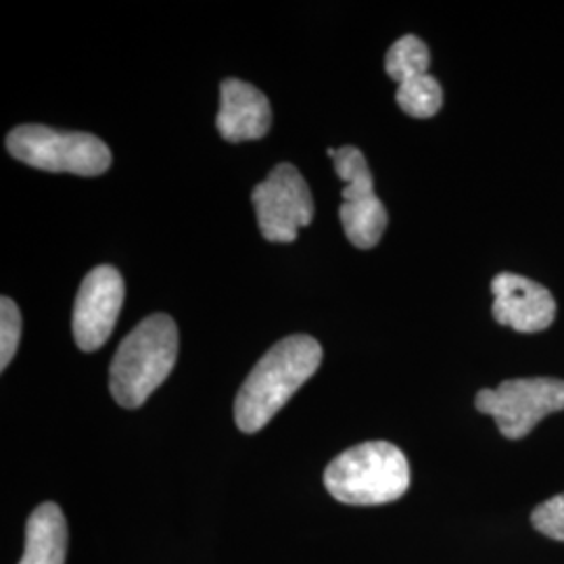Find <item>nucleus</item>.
I'll use <instances>...</instances> for the list:
<instances>
[{
    "mask_svg": "<svg viewBox=\"0 0 564 564\" xmlns=\"http://www.w3.org/2000/svg\"><path fill=\"white\" fill-rule=\"evenodd\" d=\"M321 343L307 335H293L265 351L249 372L235 402V421L242 433H258L282 405L318 370Z\"/></svg>",
    "mask_w": 564,
    "mask_h": 564,
    "instance_id": "1",
    "label": "nucleus"
},
{
    "mask_svg": "<svg viewBox=\"0 0 564 564\" xmlns=\"http://www.w3.org/2000/svg\"><path fill=\"white\" fill-rule=\"evenodd\" d=\"M178 358V328L167 314L144 318L120 343L109 368V389L121 408L134 410L170 377Z\"/></svg>",
    "mask_w": 564,
    "mask_h": 564,
    "instance_id": "2",
    "label": "nucleus"
},
{
    "mask_svg": "<svg viewBox=\"0 0 564 564\" xmlns=\"http://www.w3.org/2000/svg\"><path fill=\"white\" fill-rule=\"evenodd\" d=\"M324 485L343 505H389L408 491L410 464L398 445L366 442L349 447L326 466Z\"/></svg>",
    "mask_w": 564,
    "mask_h": 564,
    "instance_id": "3",
    "label": "nucleus"
},
{
    "mask_svg": "<svg viewBox=\"0 0 564 564\" xmlns=\"http://www.w3.org/2000/svg\"><path fill=\"white\" fill-rule=\"evenodd\" d=\"M9 153L44 172L101 176L111 165L109 147L86 132H61L48 126L25 123L7 137Z\"/></svg>",
    "mask_w": 564,
    "mask_h": 564,
    "instance_id": "4",
    "label": "nucleus"
},
{
    "mask_svg": "<svg viewBox=\"0 0 564 564\" xmlns=\"http://www.w3.org/2000/svg\"><path fill=\"white\" fill-rule=\"evenodd\" d=\"M481 414L491 416L506 440H523L545 416L563 412L564 381L552 377L510 379L475 398Z\"/></svg>",
    "mask_w": 564,
    "mask_h": 564,
    "instance_id": "5",
    "label": "nucleus"
},
{
    "mask_svg": "<svg viewBox=\"0 0 564 564\" xmlns=\"http://www.w3.org/2000/svg\"><path fill=\"white\" fill-rule=\"evenodd\" d=\"M256 216L263 239L293 242L303 226L314 218V199L300 170L291 163L276 165L270 176L253 188Z\"/></svg>",
    "mask_w": 564,
    "mask_h": 564,
    "instance_id": "6",
    "label": "nucleus"
},
{
    "mask_svg": "<svg viewBox=\"0 0 564 564\" xmlns=\"http://www.w3.org/2000/svg\"><path fill=\"white\" fill-rule=\"evenodd\" d=\"M123 297V279L113 265H99L84 276L72 318L74 339L82 351H95L109 339L120 318Z\"/></svg>",
    "mask_w": 564,
    "mask_h": 564,
    "instance_id": "7",
    "label": "nucleus"
},
{
    "mask_svg": "<svg viewBox=\"0 0 564 564\" xmlns=\"http://www.w3.org/2000/svg\"><path fill=\"white\" fill-rule=\"evenodd\" d=\"M494 318L519 333H542L556 318V302L540 282L502 272L491 281Z\"/></svg>",
    "mask_w": 564,
    "mask_h": 564,
    "instance_id": "8",
    "label": "nucleus"
},
{
    "mask_svg": "<svg viewBox=\"0 0 564 564\" xmlns=\"http://www.w3.org/2000/svg\"><path fill=\"white\" fill-rule=\"evenodd\" d=\"M270 126L272 109L262 90L237 78L223 82L216 128L224 141H258L268 134Z\"/></svg>",
    "mask_w": 564,
    "mask_h": 564,
    "instance_id": "9",
    "label": "nucleus"
},
{
    "mask_svg": "<svg viewBox=\"0 0 564 564\" xmlns=\"http://www.w3.org/2000/svg\"><path fill=\"white\" fill-rule=\"evenodd\" d=\"M67 521L55 502L39 506L25 524V547L20 564H65Z\"/></svg>",
    "mask_w": 564,
    "mask_h": 564,
    "instance_id": "10",
    "label": "nucleus"
},
{
    "mask_svg": "<svg viewBox=\"0 0 564 564\" xmlns=\"http://www.w3.org/2000/svg\"><path fill=\"white\" fill-rule=\"evenodd\" d=\"M339 218L347 239L358 249H372L383 239L387 209L377 193L343 199Z\"/></svg>",
    "mask_w": 564,
    "mask_h": 564,
    "instance_id": "11",
    "label": "nucleus"
},
{
    "mask_svg": "<svg viewBox=\"0 0 564 564\" xmlns=\"http://www.w3.org/2000/svg\"><path fill=\"white\" fill-rule=\"evenodd\" d=\"M431 65V53L419 36H403L391 44L384 57V72L398 86L403 82L412 80L429 74Z\"/></svg>",
    "mask_w": 564,
    "mask_h": 564,
    "instance_id": "12",
    "label": "nucleus"
},
{
    "mask_svg": "<svg viewBox=\"0 0 564 564\" xmlns=\"http://www.w3.org/2000/svg\"><path fill=\"white\" fill-rule=\"evenodd\" d=\"M395 99L402 107L403 113L419 118V120H426V118H433L442 109L444 88L433 76L424 74V76L400 84Z\"/></svg>",
    "mask_w": 564,
    "mask_h": 564,
    "instance_id": "13",
    "label": "nucleus"
},
{
    "mask_svg": "<svg viewBox=\"0 0 564 564\" xmlns=\"http://www.w3.org/2000/svg\"><path fill=\"white\" fill-rule=\"evenodd\" d=\"M21 314L18 303L9 297L0 300V368L7 370V366L15 358V351L20 347Z\"/></svg>",
    "mask_w": 564,
    "mask_h": 564,
    "instance_id": "14",
    "label": "nucleus"
},
{
    "mask_svg": "<svg viewBox=\"0 0 564 564\" xmlns=\"http://www.w3.org/2000/svg\"><path fill=\"white\" fill-rule=\"evenodd\" d=\"M533 527L554 542H564V494H558L544 505L538 506L531 514Z\"/></svg>",
    "mask_w": 564,
    "mask_h": 564,
    "instance_id": "15",
    "label": "nucleus"
}]
</instances>
